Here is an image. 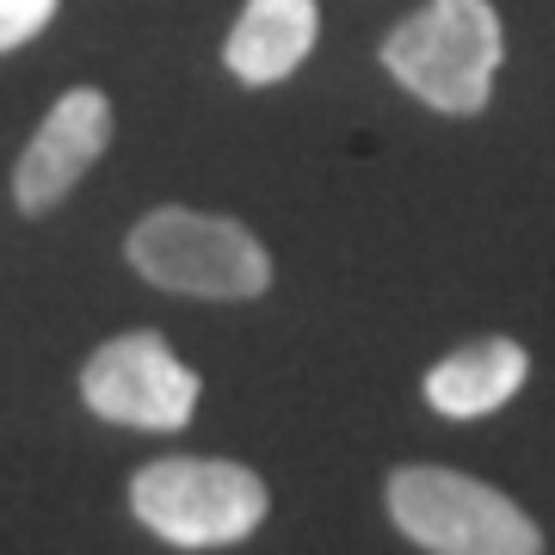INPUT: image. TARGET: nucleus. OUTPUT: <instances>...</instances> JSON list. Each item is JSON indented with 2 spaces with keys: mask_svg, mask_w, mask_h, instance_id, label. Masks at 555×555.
Returning <instances> with one entry per match:
<instances>
[{
  "mask_svg": "<svg viewBox=\"0 0 555 555\" xmlns=\"http://www.w3.org/2000/svg\"><path fill=\"white\" fill-rule=\"evenodd\" d=\"M389 518L414 550L433 555H537L543 531L513 500L476 476L438 463H408L389 476Z\"/></svg>",
  "mask_w": 555,
  "mask_h": 555,
  "instance_id": "20e7f679",
  "label": "nucleus"
},
{
  "mask_svg": "<svg viewBox=\"0 0 555 555\" xmlns=\"http://www.w3.org/2000/svg\"><path fill=\"white\" fill-rule=\"evenodd\" d=\"M56 13V0H0V50H20L25 38H38Z\"/></svg>",
  "mask_w": 555,
  "mask_h": 555,
  "instance_id": "1a4fd4ad",
  "label": "nucleus"
},
{
  "mask_svg": "<svg viewBox=\"0 0 555 555\" xmlns=\"http://www.w3.org/2000/svg\"><path fill=\"white\" fill-rule=\"evenodd\" d=\"M272 494L247 463L222 456H160L130 481V513L173 550H222L259 531Z\"/></svg>",
  "mask_w": 555,
  "mask_h": 555,
  "instance_id": "7ed1b4c3",
  "label": "nucleus"
},
{
  "mask_svg": "<svg viewBox=\"0 0 555 555\" xmlns=\"http://www.w3.org/2000/svg\"><path fill=\"white\" fill-rule=\"evenodd\" d=\"M80 401L112 426H142V433H179L198 408V377L173 358V346L155 327L105 339L80 371Z\"/></svg>",
  "mask_w": 555,
  "mask_h": 555,
  "instance_id": "39448f33",
  "label": "nucleus"
},
{
  "mask_svg": "<svg viewBox=\"0 0 555 555\" xmlns=\"http://www.w3.org/2000/svg\"><path fill=\"white\" fill-rule=\"evenodd\" d=\"M124 259L137 266L155 291L204 302H254L272 291V259L235 217H204V210H149L124 241Z\"/></svg>",
  "mask_w": 555,
  "mask_h": 555,
  "instance_id": "f03ea898",
  "label": "nucleus"
},
{
  "mask_svg": "<svg viewBox=\"0 0 555 555\" xmlns=\"http://www.w3.org/2000/svg\"><path fill=\"white\" fill-rule=\"evenodd\" d=\"M500 56L506 38L488 0H426L383 38V68L444 118H476L488 105Z\"/></svg>",
  "mask_w": 555,
  "mask_h": 555,
  "instance_id": "f257e3e1",
  "label": "nucleus"
},
{
  "mask_svg": "<svg viewBox=\"0 0 555 555\" xmlns=\"http://www.w3.org/2000/svg\"><path fill=\"white\" fill-rule=\"evenodd\" d=\"M105 142H112V100L100 87H68L50 105V118L38 124V137L20 155V167H13V204L25 217L56 210L87 179V167L105 155Z\"/></svg>",
  "mask_w": 555,
  "mask_h": 555,
  "instance_id": "423d86ee",
  "label": "nucleus"
},
{
  "mask_svg": "<svg viewBox=\"0 0 555 555\" xmlns=\"http://www.w3.org/2000/svg\"><path fill=\"white\" fill-rule=\"evenodd\" d=\"M315 0H247L222 43V62L241 87H272L297 75L302 56L315 50Z\"/></svg>",
  "mask_w": 555,
  "mask_h": 555,
  "instance_id": "6e6552de",
  "label": "nucleus"
},
{
  "mask_svg": "<svg viewBox=\"0 0 555 555\" xmlns=\"http://www.w3.org/2000/svg\"><path fill=\"white\" fill-rule=\"evenodd\" d=\"M525 371H531V358H525L518 339H506V334L469 339V346L444 352L433 371H426V401H433L444 420H481V414H494V408H506V401L518 396Z\"/></svg>",
  "mask_w": 555,
  "mask_h": 555,
  "instance_id": "0eeeda50",
  "label": "nucleus"
}]
</instances>
